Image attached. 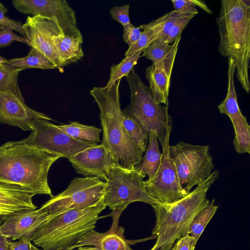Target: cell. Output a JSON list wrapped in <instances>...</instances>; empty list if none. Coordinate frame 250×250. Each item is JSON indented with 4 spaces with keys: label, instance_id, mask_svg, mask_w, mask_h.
Here are the masks:
<instances>
[{
    "label": "cell",
    "instance_id": "cell-1",
    "mask_svg": "<svg viewBox=\"0 0 250 250\" xmlns=\"http://www.w3.org/2000/svg\"><path fill=\"white\" fill-rule=\"evenodd\" d=\"M59 156L8 142L0 146V183L19 187L30 193L53 196L47 180L52 165Z\"/></svg>",
    "mask_w": 250,
    "mask_h": 250
},
{
    "label": "cell",
    "instance_id": "cell-2",
    "mask_svg": "<svg viewBox=\"0 0 250 250\" xmlns=\"http://www.w3.org/2000/svg\"><path fill=\"white\" fill-rule=\"evenodd\" d=\"M216 19L220 36L218 50L224 57L232 59L236 78L243 89L250 91V1L222 0Z\"/></svg>",
    "mask_w": 250,
    "mask_h": 250
},
{
    "label": "cell",
    "instance_id": "cell-3",
    "mask_svg": "<svg viewBox=\"0 0 250 250\" xmlns=\"http://www.w3.org/2000/svg\"><path fill=\"white\" fill-rule=\"evenodd\" d=\"M121 80L109 88L94 87L89 94L100 110L103 131L101 144L108 150L118 164L125 168L134 169L142 160L143 153L135 145L123 125L119 94Z\"/></svg>",
    "mask_w": 250,
    "mask_h": 250
},
{
    "label": "cell",
    "instance_id": "cell-4",
    "mask_svg": "<svg viewBox=\"0 0 250 250\" xmlns=\"http://www.w3.org/2000/svg\"><path fill=\"white\" fill-rule=\"evenodd\" d=\"M219 177V172L215 170L184 198L172 204L151 205L156 216L152 233L157 240L150 250H158L188 234L194 217L209 204L207 192Z\"/></svg>",
    "mask_w": 250,
    "mask_h": 250
},
{
    "label": "cell",
    "instance_id": "cell-5",
    "mask_svg": "<svg viewBox=\"0 0 250 250\" xmlns=\"http://www.w3.org/2000/svg\"><path fill=\"white\" fill-rule=\"evenodd\" d=\"M106 208L104 198L83 209H66L51 214L31 238L45 250L68 248L76 244L87 231L95 228L99 214Z\"/></svg>",
    "mask_w": 250,
    "mask_h": 250
},
{
    "label": "cell",
    "instance_id": "cell-6",
    "mask_svg": "<svg viewBox=\"0 0 250 250\" xmlns=\"http://www.w3.org/2000/svg\"><path fill=\"white\" fill-rule=\"evenodd\" d=\"M130 90V103L122 111L135 120L148 134L154 132L162 148L169 140L172 119L168 105L156 102L149 87L133 69L125 77Z\"/></svg>",
    "mask_w": 250,
    "mask_h": 250
},
{
    "label": "cell",
    "instance_id": "cell-7",
    "mask_svg": "<svg viewBox=\"0 0 250 250\" xmlns=\"http://www.w3.org/2000/svg\"><path fill=\"white\" fill-rule=\"evenodd\" d=\"M146 176L134 168H125L115 164L110 168L105 181L104 204L111 210H124L134 202L152 205L157 203L145 190L143 179Z\"/></svg>",
    "mask_w": 250,
    "mask_h": 250
},
{
    "label": "cell",
    "instance_id": "cell-8",
    "mask_svg": "<svg viewBox=\"0 0 250 250\" xmlns=\"http://www.w3.org/2000/svg\"><path fill=\"white\" fill-rule=\"evenodd\" d=\"M208 146L193 145L180 142L169 146L181 188L189 193L195 186L207 179L212 173L214 165Z\"/></svg>",
    "mask_w": 250,
    "mask_h": 250
},
{
    "label": "cell",
    "instance_id": "cell-9",
    "mask_svg": "<svg viewBox=\"0 0 250 250\" xmlns=\"http://www.w3.org/2000/svg\"><path fill=\"white\" fill-rule=\"evenodd\" d=\"M20 144L68 159L78 153L98 145L97 143L78 139L67 135L49 121L36 119L29 136Z\"/></svg>",
    "mask_w": 250,
    "mask_h": 250
},
{
    "label": "cell",
    "instance_id": "cell-10",
    "mask_svg": "<svg viewBox=\"0 0 250 250\" xmlns=\"http://www.w3.org/2000/svg\"><path fill=\"white\" fill-rule=\"evenodd\" d=\"M104 189L105 182L97 177L76 178L65 190L51 197L42 207L50 214L66 209H83L103 199Z\"/></svg>",
    "mask_w": 250,
    "mask_h": 250
},
{
    "label": "cell",
    "instance_id": "cell-11",
    "mask_svg": "<svg viewBox=\"0 0 250 250\" xmlns=\"http://www.w3.org/2000/svg\"><path fill=\"white\" fill-rule=\"evenodd\" d=\"M169 147L168 141L162 148L161 164L154 177L143 181L147 194L159 204H172L188 194L180 186Z\"/></svg>",
    "mask_w": 250,
    "mask_h": 250
},
{
    "label": "cell",
    "instance_id": "cell-12",
    "mask_svg": "<svg viewBox=\"0 0 250 250\" xmlns=\"http://www.w3.org/2000/svg\"><path fill=\"white\" fill-rule=\"evenodd\" d=\"M14 7L25 14L57 19L64 36L83 41L77 25L75 12L65 0H13Z\"/></svg>",
    "mask_w": 250,
    "mask_h": 250
},
{
    "label": "cell",
    "instance_id": "cell-13",
    "mask_svg": "<svg viewBox=\"0 0 250 250\" xmlns=\"http://www.w3.org/2000/svg\"><path fill=\"white\" fill-rule=\"evenodd\" d=\"M23 27L26 32L29 46L48 58L56 68L61 67L58 55L52 42L53 36L63 34L57 19L40 15L28 16Z\"/></svg>",
    "mask_w": 250,
    "mask_h": 250
},
{
    "label": "cell",
    "instance_id": "cell-14",
    "mask_svg": "<svg viewBox=\"0 0 250 250\" xmlns=\"http://www.w3.org/2000/svg\"><path fill=\"white\" fill-rule=\"evenodd\" d=\"M36 119L51 120L46 114L35 111L25 103L20 87L17 85L0 91V123L17 126L24 131L32 130Z\"/></svg>",
    "mask_w": 250,
    "mask_h": 250
},
{
    "label": "cell",
    "instance_id": "cell-15",
    "mask_svg": "<svg viewBox=\"0 0 250 250\" xmlns=\"http://www.w3.org/2000/svg\"><path fill=\"white\" fill-rule=\"evenodd\" d=\"M122 210H112L107 216H111L113 222L109 230L106 232H98L91 229L84 234L74 245L68 248L70 250L80 247L93 246L103 250H132L130 245L146 240L156 238L155 235L140 240H129L125 238L124 229L118 225L119 217Z\"/></svg>",
    "mask_w": 250,
    "mask_h": 250
},
{
    "label": "cell",
    "instance_id": "cell-16",
    "mask_svg": "<svg viewBox=\"0 0 250 250\" xmlns=\"http://www.w3.org/2000/svg\"><path fill=\"white\" fill-rule=\"evenodd\" d=\"M68 161L78 173L97 177L104 181L111 167L118 164L108 150L101 144L78 153Z\"/></svg>",
    "mask_w": 250,
    "mask_h": 250
},
{
    "label": "cell",
    "instance_id": "cell-17",
    "mask_svg": "<svg viewBox=\"0 0 250 250\" xmlns=\"http://www.w3.org/2000/svg\"><path fill=\"white\" fill-rule=\"evenodd\" d=\"M49 216L48 210L42 206L38 209L18 212L3 220L0 231L8 240H20L24 237L31 239Z\"/></svg>",
    "mask_w": 250,
    "mask_h": 250
},
{
    "label": "cell",
    "instance_id": "cell-18",
    "mask_svg": "<svg viewBox=\"0 0 250 250\" xmlns=\"http://www.w3.org/2000/svg\"><path fill=\"white\" fill-rule=\"evenodd\" d=\"M180 35L172 43L168 54L160 62L152 64L146 69V77L149 83L155 101L168 105L170 78L181 40Z\"/></svg>",
    "mask_w": 250,
    "mask_h": 250
},
{
    "label": "cell",
    "instance_id": "cell-19",
    "mask_svg": "<svg viewBox=\"0 0 250 250\" xmlns=\"http://www.w3.org/2000/svg\"><path fill=\"white\" fill-rule=\"evenodd\" d=\"M35 194L17 186L0 183V221L13 214L36 209Z\"/></svg>",
    "mask_w": 250,
    "mask_h": 250
},
{
    "label": "cell",
    "instance_id": "cell-20",
    "mask_svg": "<svg viewBox=\"0 0 250 250\" xmlns=\"http://www.w3.org/2000/svg\"><path fill=\"white\" fill-rule=\"evenodd\" d=\"M235 72V65L234 61L231 58H229L228 92L225 99L218 105L220 112L229 117L234 131L244 129L250 125L238 105L234 83Z\"/></svg>",
    "mask_w": 250,
    "mask_h": 250
},
{
    "label": "cell",
    "instance_id": "cell-21",
    "mask_svg": "<svg viewBox=\"0 0 250 250\" xmlns=\"http://www.w3.org/2000/svg\"><path fill=\"white\" fill-rule=\"evenodd\" d=\"M52 42L58 55L61 67L77 62L84 56L82 48L83 41L60 34L53 36Z\"/></svg>",
    "mask_w": 250,
    "mask_h": 250
},
{
    "label": "cell",
    "instance_id": "cell-22",
    "mask_svg": "<svg viewBox=\"0 0 250 250\" xmlns=\"http://www.w3.org/2000/svg\"><path fill=\"white\" fill-rule=\"evenodd\" d=\"M148 145L145 155L135 167V169L139 173L152 179L157 173L162 161V153L159 150L158 138L154 132L148 134Z\"/></svg>",
    "mask_w": 250,
    "mask_h": 250
},
{
    "label": "cell",
    "instance_id": "cell-23",
    "mask_svg": "<svg viewBox=\"0 0 250 250\" xmlns=\"http://www.w3.org/2000/svg\"><path fill=\"white\" fill-rule=\"evenodd\" d=\"M188 13H183L174 10L148 23L140 25L139 28L141 29L144 28L151 29L154 34V42L164 41L171 28L178 20Z\"/></svg>",
    "mask_w": 250,
    "mask_h": 250
},
{
    "label": "cell",
    "instance_id": "cell-24",
    "mask_svg": "<svg viewBox=\"0 0 250 250\" xmlns=\"http://www.w3.org/2000/svg\"><path fill=\"white\" fill-rule=\"evenodd\" d=\"M57 126L70 137L90 142L97 143L100 141V134L102 129L95 126L84 125L77 122Z\"/></svg>",
    "mask_w": 250,
    "mask_h": 250
},
{
    "label": "cell",
    "instance_id": "cell-25",
    "mask_svg": "<svg viewBox=\"0 0 250 250\" xmlns=\"http://www.w3.org/2000/svg\"><path fill=\"white\" fill-rule=\"evenodd\" d=\"M6 63L13 67L24 69L29 68H38L43 69L56 68L51 61L40 52L33 48H31L27 56L23 58L8 60Z\"/></svg>",
    "mask_w": 250,
    "mask_h": 250
},
{
    "label": "cell",
    "instance_id": "cell-26",
    "mask_svg": "<svg viewBox=\"0 0 250 250\" xmlns=\"http://www.w3.org/2000/svg\"><path fill=\"white\" fill-rule=\"evenodd\" d=\"M218 208V206L215 204L213 199L192 220L188 233L191 236L196 242Z\"/></svg>",
    "mask_w": 250,
    "mask_h": 250
},
{
    "label": "cell",
    "instance_id": "cell-27",
    "mask_svg": "<svg viewBox=\"0 0 250 250\" xmlns=\"http://www.w3.org/2000/svg\"><path fill=\"white\" fill-rule=\"evenodd\" d=\"M122 118L123 125L129 137L144 153L146 149L148 134L135 120L123 112Z\"/></svg>",
    "mask_w": 250,
    "mask_h": 250
},
{
    "label": "cell",
    "instance_id": "cell-28",
    "mask_svg": "<svg viewBox=\"0 0 250 250\" xmlns=\"http://www.w3.org/2000/svg\"><path fill=\"white\" fill-rule=\"evenodd\" d=\"M143 51L138 52L130 57H125L119 63L112 65L110 68L109 80L106 86L109 88L124 76L126 77L129 73L134 69Z\"/></svg>",
    "mask_w": 250,
    "mask_h": 250
},
{
    "label": "cell",
    "instance_id": "cell-29",
    "mask_svg": "<svg viewBox=\"0 0 250 250\" xmlns=\"http://www.w3.org/2000/svg\"><path fill=\"white\" fill-rule=\"evenodd\" d=\"M23 68H16L7 63L0 64V91L11 89L18 85L19 73Z\"/></svg>",
    "mask_w": 250,
    "mask_h": 250
},
{
    "label": "cell",
    "instance_id": "cell-30",
    "mask_svg": "<svg viewBox=\"0 0 250 250\" xmlns=\"http://www.w3.org/2000/svg\"><path fill=\"white\" fill-rule=\"evenodd\" d=\"M172 47V44H167L163 41H156L143 50V56L150 60L152 64H156L168 54Z\"/></svg>",
    "mask_w": 250,
    "mask_h": 250
},
{
    "label": "cell",
    "instance_id": "cell-31",
    "mask_svg": "<svg viewBox=\"0 0 250 250\" xmlns=\"http://www.w3.org/2000/svg\"><path fill=\"white\" fill-rule=\"evenodd\" d=\"M143 30L140 39L135 44L129 47L125 53V57H130L138 52L143 50L154 42L153 31L147 28Z\"/></svg>",
    "mask_w": 250,
    "mask_h": 250
},
{
    "label": "cell",
    "instance_id": "cell-32",
    "mask_svg": "<svg viewBox=\"0 0 250 250\" xmlns=\"http://www.w3.org/2000/svg\"><path fill=\"white\" fill-rule=\"evenodd\" d=\"M195 15V14L188 13L180 18L172 27L164 42L168 44H172L181 35L183 30Z\"/></svg>",
    "mask_w": 250,
    "mask_h": 250
},
{
    "label": "cell",
    "instance_id": "cell-33",
    "mask_svg": "<svg viewBox=\"0 0 250 250\" xmlns=\"http://www.w3.org/2000/svg\"><path fill=\"white\" fill-rule=\"evenodd\" d=\"M129 9V5L126 4L124 6L114 7L110 10L112 18L120 22L124 28L133 26L130 21Z\"/></svg>",
    "mask_w": 250,
    "mask_h": 250
},
{
    "label": "cell",
    "instance_id": "cell-34",
    "mask_svg": "<svg viewBox=\"0 0 250 250\" xmlns=\"http://www.w3.org/2000/svg\"><path fill=\"white\" fill-rule=\"evenodd\" d=\"M13 29L6 27H0V48L9 46L14 41L24 43L29 46V42L24 38L14 33Z\"/></svg>",
    "mask_w": 250,
    "mask_h": 250
},
{
    "label": "cell",
    "instance_id": "cell-35",
    "mask_svg": "<svg viewBox=\"0 0 250 250\" xmlns=\"http://www.w3.org/2000/svg\"><path fill=\"white\" fill-rule=\"evenodd\" d=\"M3 26H6L16 30L27 40L26 32L23 27V24L19 21H17L9 19L2 11H0V27Z\"/></svg>",
    "mask_w": 250,
    "mask_h": 250
},
{
    "label": "cell",
    "instance_id": "cell-36",
    "mask_svg": "<svg viewBox=\"0 0 250 250\" xmlns=\"http://www.w3.org/2000/svg\"><path fill=\"white\" fill-rule=\"evenodd\" d=\"M174 10L183 13H189L197 14L198 12L196 9L194 0H172Z\"/></svg>",
    "mask_w": 250,
    "mask_h": 250
},
{
    "label": "cell",
    "instance_id": "cell-37",
    "mask_svg": "<svg viewBox=\"0 0 250 250\" xmlns=\"http://www.w3.org/2000/svg\"><path fill=\"white\" fill-rule=\"evenodd\" d=\"M8 250H41L31 243L30 239L24 237L19 241L12 242L8 240L6 242Z\"/></svg>",
    "mask_w": 250,
    "mask_h": 250
},
{
    "label": "cell",
    "instance_id": "cell-38",
    "mask_svg": "<svg viewBox=\"0 0 250 250\" xmlns=\"http://www.w3.org/2000/svg\"><path fill=\"white\" fill-rule=\"evenodd\" d=\"M196 243L193 238L188 234L174 243L172 250H194Z\"/></svg>",
    "mask_w": 250,
    "mask_h": 250
},
{
    "label": "cell",
    "instance_id": "cell-39",
    "mask_svg": "<svg viewBox=\"0 0 250 250\" xmlns=\"http://www.w3.org/2000/svg\"><path fill=\"white\" fill-rule=\"evenodd\" d=\"M142 31L139 27L134 26L124 28L123 40L129 47L135 44L140 39Z\"/></svg>",
    "mask_w": 250,
    "mask_h": 250
},
{
    "label": "cell",
    "instance_id": "cell-40",
    "mask_svg": "<svg viewBox=\"0 0 250 250\" xmlns=\"http://www.w3.org/2000/svg\"><path fill=\"white\" fill-rule=\"evenodd\" d=\"M1 222L0 221V225ZM8 239L6 238L0 231V250H8L6 247V242Z\"/></svg>",
    "mask_w": 250,
    "mask_h": 250
},
{
    "label": "cell",
    "instance_id": "cell-41",
    "mask_svg": "<svg viewBox=\"0 0 250 250\" xmlns=\"http://www.w3.org/2000/svg\"><path fill=\"white\" fill-rule=\"evenodd\" d=\"M76 250H103L98 247H91V246H87V247H80Z\"/></svg>",
    "mask_w": 250,
    "mask_h": 250
},
{
    "label": "cell",
    "instance_id": "cell-42",
    "mask_svg": "<svg viewBox=\"0 0 250 250\" xmlns=\"http://www.w3.org/2000/svg\"><path fill=\"white\" fill-rule=\"evenodd\" d=\"M173 244L174 243L168 244L158 250H172V247Z\"/></svg>",
    "mask_w": 250,
    "mask_h": 250
},
{
    "label": "cell",
    "instance_id": "cell-43",
    "mask_svg": "<svg viewBox=\"0 0 250 250\" xmlns=\"http://www.w3.org/2000/svg\"><path fill=\"white\" fill-rule=\"evenodd\" d=\"M0 11L5 14L8 11V9L0 2Z\"/></svg>",
    "mask_w": 250,
    "mask_h": 250
},
{
    "label": "cell",
    "instance_id": "cell-44",
    "mask_svg": "<svg viewBox=\"0 0 250 250\" xmlns=\"http://www.w3.org/2000/svg\"><path fill=\"white\" fill-rule=\"evenodd\" d=\"M7 61L8 60L0 56V64L2 63H6Z\"/></svg>",
    "mask_w": 250,
    "mask_h": 250
},
{
    "label": "cell",
    "instance_id": "cell-45",
    "mask_svg": "<svg viewBox=\"0 0 250 250\" xmlns=\"http://www.w3.org/2000/svg\"><path fill=\"white\" fill-rule=\"evenodd\" d=\"M55 250H69L67 248H64V249H62Z\"/></svg>",
    "mask_w": 250,
    "mask_h": 250
}]
</instances>
